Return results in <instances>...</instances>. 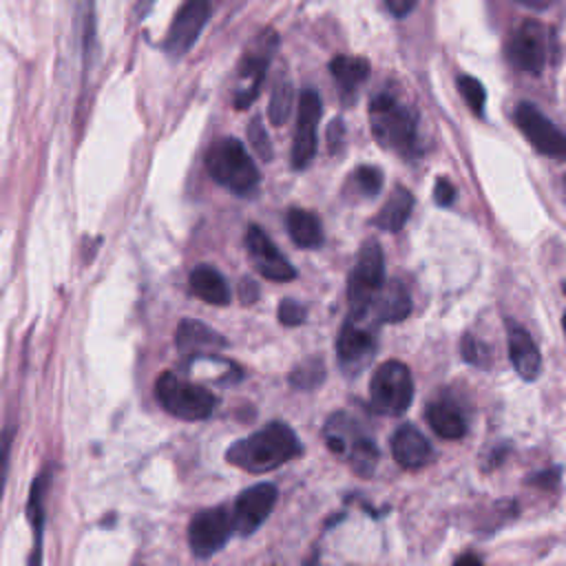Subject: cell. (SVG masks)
Returning a JSON list of instances; mask_svg holds the SVG:
<instances>
[{
    "instance_id": "1",
    "label": "cell",
    "mask_w": 566,
    "mask_h": 566,
    "mask_svg": "<svg viewBox=\"0 0 566 566\" xmlns=\"http://www.w3.org/2000/svg\"><path fill=\"white\" fill-rule=\"evenodd\" d=\"M301 453L296 433L285 422H270L230 444L226 460L248 473H268L294 460Z\"/></svg>"
},
{
    "instance_id": "2",
    "label": "cell",
    "mask_w": 566,
    "mask_h": 566,
    "mask_svg": "<svg viewBox=\"0 0 566 566\" xmlns=\"http://www.w3.org/2000/svg\"><path fill=\"white\" fill-rule=\"evenodd\" d=\"M206 168L210 177L234 195H250L261 175L245 146L234 137L217 139L206 153Z\"/></svg>"
},
{
    "instance_id": "3",
    "label": "cell",
    "mask_w": 566,
    "mask_h": 566,
    "mask_svg": "<svg viewBox=\"0 0 566 566\" xmlns=\"http://www.w3.org/2000/svg\"><path fill=\"white\" fill-rule=\"evenodd\" d=\"M323 438H325V444L336 455H343L358 475L369 478L374 473L380 458L378 447L369 436H365V431L352 416L343 411L332 413L329 420L325 422Z\"/></svg>"
},
{
    "instance_id": "4",
    "label": "cell",
    "mask_w": 566,
    "mask_h": 566,
    "mask_svg": "<svg viewBox=\"0 0 566 566\" xmlns=\"http://www.w3.org/2000/svg\"><path fill=\"white\" fill-rule=\"evenodd\" d=\"M155 394L170 416L188 422L206 420L217 407V396L210 389L170 371L157 378Z\"/></svg>"
},
{
    "instance_id": "5",
    "label": "cell",
    "mask_w": 566,
    "mask_h": 566,
    "mask_svg": "<svg viewBox=\"0 0 566 566\" xmlns=\"http://www.w3.org/2000/svg\"><path fill=\"white\" fill-rule=\"evenodd\" d=\"M369 124L378 144L396 153L416 146V115L389 95H376L369 104Z\"/></svg>"
},
{
    "instance_id": "6",
    "label": "cell",
    "mask_w": 566,
    "mask_h": 566,
    "mask_svg": "<svg viewBox=\"0 0 566 566\" xmlns=\"http://www.w3.org/2000/svg\"><path fill=\"white\" fill-rule=\"evenodd\" d=\"M385 285V256L382 248L376 241H367L356 259V265L347 281V301H349V318L363 323L367 318L369 305L374 296Z\"/></svg>"
},
{
    "instance_id": "7",
    "label": "cell",
    "mask_w": 566,
    "mask_h": 566,
    "mask_svg": "<svg viewBox=\"0 0 566 566\" xmlns=\"http://www.w3.org/2000/svg\"><path fill=\"white\" fill-rule=\"evenodd\" d=\"M413 398V378L405 363H382L369 382L371 409L382 416H400L407 411Z\"/></svg>"
},
{
    "instance_id": "8",
    "label": "cell",
    "mask_w": 566,
    "mask_h": 566,
    "mask_svg": "<svg viewBox=\"0 0 566 566\" xmlns=\"http://www.w3.org/2000/svg\"><path fill=\"white\" fill-rule=\"evenodd\" d=\"M279 35L274 29H263L254 40L248 44L241 64H239V86L234 91V106L237 108H248L263 84L268 64L276 51Z\"/></svg>"
},
{
    "instance_id": "9",
    "label": "cell",
    "mask_w": 566,
    "mask_h": 566,
    "mask_svg": "<svg viewBox=\"0 0 566 566\" xmlns=\"http://www.w3.org/2000/svg\"><path fill=\"white\" fill-rule=\"evenodd\" d=\"M553 33L537 20H524L515 27L506 44L509 62L524 73H539L548 60Z\"/></svg>"
},
{
    "instance_id": "10",
    "label": "cell",
    "mask_w": 566,
    "mask_h": 566,
    "mask_svg": "<svg viewBox=\"0 0 566 566\" xmlns=\"http://www.w3.org/2000/svg\"><path fill=\"white\" fill-rule=\"evenodd\" d=\"M232 533V515L226 506L203 509L188 524V546L197 557H210L226 546Z\"/></svg>"
},
{
    "instance_id": "11",
    "label": "cell",
    "mask_w": 566,
    "mask_h": 566,
    "mask_svg": "<svg viewBox=\"0 0 566 566\" xmlns=\"http://www.w3.org/2000/svg\"><path fill=\"white\" fill-rule=\"evenodd\" d=\"M208 18H210V0H186L177 9L166 31V38L161 42L164 51L170 57H184L199 40Z\"/></svg>"
},
{
    "instance_id": "12",
    "label": "cell",
    "mask_w": 566,
    "mask_h": 566,
    "mask_svg": "<svg viewBox=\"0 0 566 566\" xmlns=\"http://www.w3.org/2000/svg\"><path fill=\"white\" fill-rule=\"evenodd\" d=\"M515 124L539 155L566 159V135L539 108L522 102L515 108Z\"/></svg>"
},
{
    "instance_id": "13",
    "label": "cell",
    "mask_w": 566,
    "mask_h": 566,
    "mask_svg": "<svg viewBox=\"0 0 566 566\" xmlns=\"http://www.w3.org/2000/svg\"><path fill=\"white\" fill-rule=\"evenodd\" d=\"M276 504V486L270 482L254 484L245 489L232 509V526L239 535H252L272 513Z\"/></svg>"
},
{
    "instance_id": "14",
    "label": "cell",
    "mask_w": 566,
    "mask_h": 566,
    "mask_svg": "<svg viewBox=\"0 0 566 566\" xmlns=\"http://www.w3.org/2000/svg\"><path fill=\"white\" fill-rule=\"evenodd\" d=\"M374 352H376V340L371 329L358 321L347 318L336 340V356H338L340 369L347 376H356L369 365V360L374 358Z\"/></svg>"
},
{
    "instance_id": "15",
    "label": "cell",
    "mask_w": 566,
    "mask_h": 566,
    "mask_svg": "<svg viewBox=\"0 0 566 566\" xmlns=\"http://www.w3.org/2000/svg\"><path fill=\"white\" fill-rule=\"evenodd\" d=\"M321 119V99L316 91H303L298 97L296 133L292 144L294 168H305L316 153V126Z\"/></svg>"
},
{
    "instance_id": "16",
    "label": "cell",
    "mask_w": 566,
    "mask_h": 566,
    "mask_svg": "<svg viewBox=\"0 0 566 566\" xmlns=\"http://www.w3.org/2000/svg\"><path fill=\"white\" fill-rule=\"evenodd\" d=\"M245 248L259 274L270 281H292L296 276L294 265L279 252V248L268 239L259 226H250L245 232Z\"/></svg>"
},
{
    "instance_id": "17",
    "label": "cell",
    "mask_w": 566,
    "mask_h": 566,
    "mask_svg": "<svg viewBox=\"0 0 566 566\" xmlns=\"http://www.w3.org/2000/svg\"><path fill=\"white\" fill-rule=\"evenodd\" d=\"M391 453L394 460L409 471L422 469L424 464L431 462L433 458V449L427 442V438L411 424H402L394 431L391 436Z\"/></svg>"
},
{
    "instance_id": "18",
    "label": "cell",
    "mask_w": 566,
    "mask_h": 566,
    "mask_svg": "<svg viewBox=\"0 0 566 566\" xmlns=\"http://www.w3.org/2000/svg\"><path fill=\"white\" fill-rule=\"evenodd\" d=\"M509 356L515 371L524 380H535L539 376V369H542L539 349L531 338V334L515 323L509 325Z\"/></svg>"
},
{
    "instance_id": "19",
    "label": "cell",
    "mask_w": 566,
    "mask_h": 566,
    "mask_svg": "<svg viewBox=\"0 0 566 566\" xmlns=\"http://www.w3.org/2000/svg\"><path fill=\"white\" fill-rule=\"evenodd\" d=\"M411 312V298L402 283L389 281L380 287V292L374 296L367 316H374L376 323H398L407 318Z\"/></svg>"
},
{
    "instance_id": "20",
    "label": "cell",
    "mask_w": 566,
    "mask_h": 566,
    "mask_svg": "<svg viewBox=\"0 0 566 566\" xmlns=\"http://www.w3.org/2000/svg\"><path fill=\"white\" fill-rule=\"evenodd\" d=\"M175 343L181 352L192 354V356H203V354H210L214 349L226 347V338L219 332H214L206 323L192 321V318H186V321L179 323L177 334H175Z\"/></svg>"
},
{
    "instance_id": "21",
    "label": "cell",
    "mask_w": 566,
    "mask_h": 566,
    "mask_svg": "<svg viewBox=\"0 0 566 566\" xmlns=\"http://www.w3.org/2000/svg\"><path fill=\"white\" fill-rule=\"evenodd\" d=\"M188 285H190V292L210 303V305H228L230 303V287L223 279V274L212 268V265H197L192 268L190 276H188Z\"/></svg>"
},
{
    "instance_id": "22",
    "label": "cell",
    "mask_w": 566,
    "mask_h": 566,
    "mask_svg": "<svg viewBox=\"0 0 566 566\" xmlns=\"http://www.w3.org/2000/svg\"><path fill=\"white\" fill-rule=\"evenodd\" d=\"M424 418L436 436L444 440H460L467 433V420L462 411L451 400H433L429 402Z\"/></svg>"
},
{
    "instance_id": "23",
    "label": "cell",
    "mask_w": 566,
    "mask_h": 566,
    "mask_svg": "<svg viewBox=\"0 0 566 566\" xmlns=\"http://www.w3.org/2000/svg\"><path fill=\"white\" fill-rule=\"evenodd\" d=\"M413 208V195L405 186H396L387 197L380 212L374 217V226L385 232H398L409 219Z\"/></svg>"
},
{
    "instance_id": "24",
    "label": "cell",
    "mask_w": 566,
    "mask_h": 566,
    "mask_svg": "<svg viewBox=\"0 0 566 566\" xmlns=\"http://www.w3.org/2000/svg\"><path fill=\"white\" fill-rule=\"evenodd\" d=\"M285 221H287V232L298 248H318L323 243V226L316 212L292 208Z\"/></svg>"
},
{
    "instance_id": "25",
    "label": "cell",
    "mask_w": 566,
    "mask_h": 566,
    "mask_svg": "<svg viewBox=\"0 0 566 566\" xmlns=\"http://www.w3.org/2000/svg\"><path fill=\"white\" fill-rule=\"evenodd\" d=\"M329 71L343 93H354L369 77V62L356 55H336L329 62Z\"/></svg>"
},
{
    "instance_id": "26",
    "label": "cell",
    "mask_w": 566,
    "mask_h": 566,
    "mask_svg": "<svg viewBox=\"0 0 566 566\" xmlns=\"http://www.w3.org/2000/svg\"><path fill=\"white\" fill-rule=\"evenodd\" d=\"M292 104H294V88L287 80H281L274 84L270 104H268V117L274 126H283L290 115H292Z\"/></svg>"
},
{
    "instance_id": "27",
    "label": "cell",
    "mask_w": 566,
    "mask_h": 566,
    "mask_svg": "<svg viewBox=\"0 0 566 566\" xmlns=\"http://www.w3.org/2000/svg\"><path fill=\"white\" fill-rule=\"evenodd\" d=\"M325 378V367L321 358H305L290 371V385L296 389H314L323 382Z\"/></svg>"
},
{
    "instance_id": "28",
    "label": "cell",
    "mask_w": 566,
    "mask_h": 566,
    "mask_svg": "<svg viewBox=\"0 0 566 566\" xmlns=\"http://www.w3.org/2000/svg\"><path fill=\"white\" fill-rule=\"evenodd\" d=\"M458 88H460V95L464 97L467 106L475 115H482L484 113V104H486V91L480 84V80H475L471 75H460L458 77Z\"/></svg>"
},
{
    "instance_id": "29",
    "label": "cell",
    "mask_w": 566,
    "mask_h": 566,
    "mask_svg": "<svg viewBox=\"0 0 566 566\" xmlns=\"http://www.w3.org/2000/svg\"><path fill=\"white\" fill-rule=\"evenodd\" d=\"M354 184L365 197H376L382 188V172L376 166H358L354 170Z\"/></svg>"
},
{
    "instance_id": "30",
    "label": "cell",
    "mask_w": 566,
    "mask_h": 566,
    "mask_svg": "<svg viewBox=\"0 0 566 566\" xmlns=\"http://www.w3.org/2000/svg\"><path fill=\"white\" fill-rule=\"evenodd\" d=\"M248 142L252 146V150L263 159V161H270L272 159V144H270V137L263 128V122L261 117H252L250 124H248Z\"/></svg>"
},
{
    "instance_id": "31",
    "label": "cell",
    "mask_w": 566,
    "mask_h": 566,
    "mask_svg": "<svg viewBox=\"0 0 566 566\" xmlns=\"http://www.w3.org/2000/svg\"><path fill=\"white\" fill-rule=\"evenodd\" d=\"M305 316H307V310L298 301H292V298L281 301V305H279V321L283 325H287V327L301 325V323H305Z\"/></svg>"
},
{
    "instance_id": "32",
    "label": "cell",
    "mask_w": 566,
    "mask_h": 566,
    "mask_svg": "<svg viewBox=\"0 0 566 566\" xmlns=\"http://www.w3.org/2000/svg\"><path fill=\"white\" fill-rule=\"evenodd\" d=\"M462 356H464V360L471 363V365H484V360H486L482 343H478L475 336H471V334H467V336L462 338Z\"/></svg>"
},
{
    "instance_id": "33",
    "label": "cell",
    "mask_w": 566,
    "mask_h": 566,
    "mask_svg": "<svg viewBox=\"0 0 566 566\" xmlns=\"http://www.w3.org/2000/svg\"><path fill=\"white\" fill-rule=\"evenodd\" d=\"M433 199H436L438 206H442V208L451 206V203L455 201V186H453L451 181H447L444 177H440V179L436 181V188H433Z\"/></svg>"
},
{
    "instance_id": "34",
    "label": "cell",
    "mask_w": 566,
    "mask_h": 566,
    "mask_svg": "<svg viewBox=\"0 0 566 566\" xmlns=\"http://www.w3.org/2000/svg\"><path fill=\"white\" fill-rule=\"evenodd\" d=\"M385 2H387L389 11H391L394 15H407V13L416 7L418 0H385Z\"/></svg>"
},
{
    "instance_id": "35",
    "label": "cell",
    "mask_w": 566,
    "mask_h": 566,
    "mask_svg": "<svg viewBox=\"0 0 566 566\" xmlns=\"http://www.w3.org/2000/svg\"><path fill=\"white\" fill-rule=\"evenodd\" d=\"M557 480H559V471H557V469H551V471H544V473L533 475L528 482H531V484H537V486H546V484H555Z\"/></svg>"
},
{
    "instance_id": "36",
    "label": "cell",
    "mask_w": 566,
    "mask_h": 566,
    "mask_svg": "<svg viewBox=\"0 0 566 566\" xmlns=\"http://www.w3.org/2000/svg\"><path fill=\"white\" fill-rule=\"evenodd\" d=\"M256 292H259V287H256V283H254L252 279H243V281H241V301H243V303L254 301V298H256Z\"/></svg>"
},
{
    "instance_id": "37",
    "label": "cell",
    "mask_w": 566,
    "mask_h": 566,
    "mask_svg": "<svg viewBox=\"0 0 566 566\" xmlns=\"http://www.w3.org/2000/svg\"><path fill=\"white\" fill-rule=\"evenodd\" d=\"M453 566H484V564L475 553H462L460 557H455Z\"/></svg>"
},
{
    "instance_id": "38",
    "label": "cell",
    "mask_w": 566,
    "mask_h": 566,
    "mask_svg": "<svg viewBox=\"0 0 566 566\" xmlns=\"http://www.w3.org/2000/svg\"><path fill=\"white\" fill-rule=\"evenodd\" d=\"M338 139H343V124L340 119H334L332 126H329V142H332V148H338Z\"/></svg>"
},
{
    "instance_id": "39",
    "label": "cell",
    "mask_w": 566,
    "mask_h": 566,
    "mask_svg": "<svg viewBox=\"0 0 566 566\" xmlns=\"http://www.w3.org/2000/svg\"><path fill=\"white\" fill-rule=\"evenodd\" d=\"M513 2H517L522 7H528V9H537V11L548 9L553 4V0H513Z\"/></svg>"
},
{
    "instance_id": "40",
    "label": "cell",
    "mask_w": 566,
    "mask_h": 566,
    "mask_svg": "<svg viewBox=\"0 0 566 566\" xmlns=\"http://www.w3.org/2000/svg\"><path fill=\"white\" fill-rule=\"evenodd\" d=\"M157 0H137V13L144 18L148 11H150V7L155 4Z\"/></svg>"
},
{
    "instance_id": "41",
    "label": "cell",
    "mask_w": 566,
    "mask_h": 566,
    "mask_svg": "<svg viewBox=\"0 0 566 566\" xmlns=\"http://www.w3.org/2000/svg\"><path fill=\"white\" fill-rule=\"evenodd\" d=\"M562 325H564V334H566V314H564V321H562Z\"/></svg>"
},
{
    "instance_id": "42",
    "label": "cell",
    "mask_w": 566,
    "mask_h": 566,
    "mask_svg": "<svg viewBox=\"0 0 566 566\" xmlns=\"http://www.w3.org/2000/svg\"><path fill=\"white\" fill-rule=\"evenodd\" d=\"M564 292H566V285H564Z\"/></svg>"
},
{
    "instance_id": "43",
    "label": "cell",
    "mask_w": 566,
    "mask_h": 566,
    "mask_svg": "<svg viewBox=\"0 0 566 566\" xmlns=\"http://www.w3.org/2000/svg\"><path fill=\"white\" fill-rule=\"evenodd\" d=\"M564 184H566V179H564Z\"/></svg>"
}]
</instances>
